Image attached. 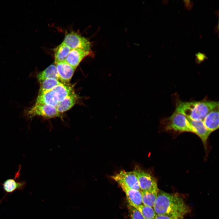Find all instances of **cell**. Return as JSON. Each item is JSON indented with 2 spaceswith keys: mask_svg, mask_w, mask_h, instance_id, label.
I'll return each instance as SVG.
<instances>
[{
  "mask_svg": "<svg viewBox=\"0 0 219 219\" xmlns=\"http://www.w3.org/2000/svg\"><path fill=\"white\" fill-rule=\"evenodd\" d=\"M153 208L156 215L176 218L183 217L189 211V207L182 197L160 190Z\"/></svg>",
  "mask_w": 219,
  "mask_h": 219,
  "instance_id": "cell-1",
  "label": "cell"
},
{
  "mask_svg": "<svg viewBox=\"0 0 219 219\" xmlns=\"http://www.w3.org/2000/svg\"><path fill=\"white\" fill-rule=\"evenodd\" d=\"M218 107L219 102L217 101L180 102L177 104L175 110L192 120L203 121L210 112Z\"/></svg>",
  "mask_w": 219,
  "mask_h": 219,
  "instance_id": "cell-2",
  "label": "cell"
},
{
  "mask_svg": "<svg viewBox=\"0 0 219 219\" xmlns=\"http://www.w3.org/2000/svg\"><path fill=\"white\" fill-rule=\"evenodd\" d=\"M161 123L166 131L192 132L187 117L175 110L170 117L162 120Z\"/></svg>",
  "mask_w": 219,
  "mask_h": 219,
  "instance_id": "cell-3",
  "label": "cell"
},
{
  "mask_svg": "<svg viewBox=\"0 0 219 219\" xmlns=\"http://www.w3.org/2000/svg\"><path fill=\"white\" fill-rule=\"evenodd\" d=\"M137 178L141 191L158 192L155 178L151 173L136 166L133 170Z\"/></svg>",
  "mask_w": 219,
  "mask_h": 219,
  "instance_id": "cell-4",
  "label": "cell"
},
{
  "mask_svg": "<svg viewBox=\"0 0 219 219\" xmlns=\"http://www.w3.org/2000/svg\"><path fill=\"white\" fill-rule=\"evenodd\" d=\"M25 113L30 118L39 116L47 119L58 117L63 120L62 113L57 111L56 107L44 104H35Z\"/></svg>",
  "mask_w": 219,
  "mask_h": 219,
  "instance_id": "cell-5",
  "label": "cell"
},
{
  "mask_svg": "<svg viewBox=\"0 0 219 219\" xmlns=\"http://www.w3.org/2000/svg\"><path fill=\"white\" fill-rule=\"evenodd\" d=\"M63 42L71 50L79 49L91 51L92 44L90 41L74 32L66 34Z\"/></svg>",
  "mask_w": 219,
  "mask_h": 219,
  "instance_id": "cell-6",
  "label": "cell"
},
{
  "mask_svg": "<svg viewBox=\"0 0 219 219\" xmlns=\"http://www.w3.org/2000/svg\"><path fill=\"white\" fill-rule=\"evenodd\" d=\"M111 178L119 185H123L130 189L141 191L134 171L127 172L121 170L118 173L111 176Z\"/></svg>",
  "mask_w": 219,
  "mask_h": 219,
  "instance_id": "cell-7",
  "label": "cell"
},
{
  "mask_svg": "<svg viewBox=\"0 0 219 219\" xmlns=\"http://www.w3.org/2000/svg\"><path fill=\"white\" fill-rule=\"evenodd\" d=\"M192 133L197 135L201 139L206 151L207 150L208 138L211 133L206 128L202 120L195 121L187 118Z\"/></svg>",
  "mask_w": 219,
  "mask_h": 219,
  "instance_id": "cell-8",
  "label": "cell"
},
{
  "mask_svg": "<svg viewBox=\"0 0 219 219\" xmlns=\"http://www.w3.org/2000/svg\"><path fill=\"white\" fill-rule=\"evenodd\" d=\"M55 64L59 81L63 84H68L76 69L65 61Z\"/></svg>",
  "mask_w": 219,
  "mask_h": 219,
  "instance_id": "cell-9",
  "label": "cell"
},
{
  "mask_svg": "<svg viewBox=\"0 0 219 219\" xmlns=\"http://www.w3.org/2000/svg\"><path fill=\"white\" fill-rule=\"evenodd\" d=\"M93 54L92 51L79 49H72L67 57L65 61L76 69L84 57Z\"/></svg>",
  "mask_w": 219,
  "mask_h": 219,
  "instance_id": "cell-10",
  "label": "cell"
},
{
  "mask_svg": "<svg viewBox=\"0 0 219 219\" xmlns=\"http://www.w3.org/2000/svg\"><path fill=\"white\" fill-rule=\"evenodd\" d=\"M125 193L128 205L136 207L143 204L141 191L129 188L123 185H120Z\"/></svg>",
  "mask_w": 219,
  "mask_h": 219,
  "instance_id": "cell-11",
  "label": "cell"
},
{
  "mask_svg": "<svg viewBox=\"0 0 219 219\" xmlns=\"http://www.w3.org/2000/svg\"><path fill=\"white\" fill-rule=\"evenodd\" d=\"M207 129L211 133L219 128V107L210 112L203 120Z\"/></svg>",
  "mask_w": 219,
  "mask_h": 219,
  "instance_id": "cell-12",
  "label": "cell"
},
{
  "mask_svg": "<svg viewBox=\"0 0 219 219\" xmlns=\"http://www.w3.org/2000/svg\"><path fill=\"white\" fill-rule=\"evenodd\" d=\"M58 103L56 95L51 90L38 95L35 104H44L56 108Z\"/></svg>",
  "mask_w": 219,
  "mask_h": 219,
  "instance_id": "cell-13",
  "label": "cell"
},
{
  "mask_svg": "<svg viewBox=\"0 0 219 219\" xmlns=\"http://www.w3.org/2000/svg\"><path fill=\"white\" fill-rule=\"evenodd\" d=\"M78 97L75 92L58 103L56 108L60 113L64 112L72 108L77 102Z\"/></svg>",
  "mask_w": 219,
  "mask_h": 219,
  "instance_id": "cell-14",
  "label": "cell"
},
{
  "mask_svg": "<svg viewBox=\"0 0 219 219\" xmlns=\"http://www.w3.org/2000/svg\"><path fill=\"white\" fill-rule=\"evenodd\" d=\"M51 90L56 95L59 103L74 92L72 87L68 84L63 83L55 86Z\"/></svg>",
  "mask_w": 219,
  "mask_h": 219,
  "instance_id": "cell-15",
  "label": "cell"
},
{
  "mask_svg": "<svg viewBox=\"0 0 219 219\" xmlns=\"http://www.w3.org/2000/svg\"><path fill=\"white\" fill-rule=\"evenodd\" d=\"M71 50L63 42L55 48L54 50L55 63L65 61Z\"/></svg>",
  "mask_w": 219,
  "mask_h": 219,
  "instance_id": "cell-16",
  "label": "cell"
},
{
  "mask_svg": "<svg viewBox=\"0 0 219 219\" xmlns=\"http://www.w3.org/2000/svg\"><path fill=\"white\" fill-rule=\"evenodd\" d=\"M37 78L40 83L48 78H54L59 81L56 65H50L44 70L39 73Z\"/></svg>",
  "mask_w": 219,
  "mask_h": 219,
  "instance_id": "cell-17",
  "label": "cell"
},
{
  "mask_svg": "<svg viewBox=\"0 0 219 219\" xmlns=\"http://www.w3.org/2000/svg\"><path fill=\"white\" fill-rule=\"evenodd\" d=\"M2 185L5 191L10 193L16 189H23L26 185V182L24 181L18 182L16 181L15 179H9L5 181Z\"/></svg>",
  "mask_w": 219,
  "mask_h": 219,
  "instance_id": "cell-18",
  "label": "cell"
},
{
  "mask_svg": "<svg viewBox=\"0 0 219 219\" xmlns=\"http://www.w3.org/2000/svg\"><path fill=\"white\" fill-rule=\"evenodd\" d=\"M40 83V85L38 95L50 90L62 83L56 79L50 78L45 79Z\"/></svg>",
  "mask_w": 219,
  "mask_h": 219,
  "instance_id": "cell-19",
  "label": "cell"
},
{
  "mask_svg": "<svg viewBox=\"0 0 219 219\" xmlns=\"http://www.w3.org/2000/svg\"><path fill=\"white\" fill-rule=\"evenodd\" d=\"M142 202L143 205L153 207L158 192L141 191Z\"/></svg>",
  "mask_w": 219,
  "mask_h": 219,
  "instance_id": "cell-20",
  "label": "cell"
},
{
  "mask_svg": "<svg viewBox=\"0 0 219 219\" xmlns=\"http://www.w3.org/2000/svg\"><path fill=\"white\" fill-rule=\"evenodd\" d=\"M135 208L140 211L145 219H155L156 214L153 207L142 204Z\"/></svg>",
  "mask_w": 219,
  "mask_h": 219,
  "instance_id": "cell-21",
  "label": "cell"
},
{
  "mask_svg": "<svg viewBox=\"0 0 219 219\" xmlns=\"http://www.w3.org/2000/svg\"><path fill=\"white\" fill-rule=\"evenodd\" d=\"M128 207L130 219H145L137 209L129 205Z\"/></svg>",
  "mask_w": 219,
  "mask_h": 219,
  "instance_id": "cell-22",
  "label": "cell"
},
{
  "mask_svg": "<svg viewBox=\"0 0 219 219\" xmlns=\"http://www.w3.org/2000/svg\"><path fill=\"white\" fill-rule=\"evenodd\" d=\"M196 61L198 64H200L207 58V57L204 53L199 52L196 54Z\"/></svg>",
  "mask_w": 219,
  "mask_h": 219,
  "instance_id": "cell-23",
  "label": "cell"
},
{
  "mask_svg": "<svg viewBox=\"0 0 219 219\" xmlns=\"http://www.w3.org/2000/svg\"><path fill=\"white\" fill-rule=\"evenodd\" d=\"M178 218L165 215H156L155 219H177Z\"/></svg>",
  "mask_w": 219,
  "mask_h": 219,
  "instance_id": "cell-24",
  "label": "cell"
},
{
  "mask_svg": "<svg viewBox=\"0 0 219 219\" xmlns=\"http://www.w3.org/2000/svg\"><path fill=\"white\" fill-rule=\"evenodd\" d=\"M185 2V5L187 9H191L193 5V3L189 0L184 1Z\"/></svg>",
  "mask_w": 219,
  "mask_h": 219,
  "instance_id": "cell-25",
  "label": "cell"
},
{
  "mask_svg": "<svg viewBox=\"0 0 219 219\" xmlns=\"http://www.w3.org/2000/svg\"><path fill=\"white\" fill-rule=\"evenodd\" d=\"M177 219H183V217H179Z\"/></svg>",
  "mask_w": 219,
  "mask_h": 219,
  "instance_id": "cell-26",
  "label": "cell"
}]
</instances>
